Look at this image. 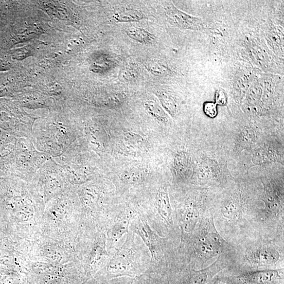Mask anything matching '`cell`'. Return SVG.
I'll return each instance as SVG.
<instances>
[{
    "instance_id": "cell-1",
    "label": "cell",
    "mask_w": 284,
    "mask_h": 284,
    "mask_svg": "<svg viewBox=\"0 0 284 284\" xmlns=\"http://www.w3.org/2000/svg\"><path fill=\"white\" fill-rule=\"evenodd\" d=\"M178 247L188 265L204 264L234 248L218 233L211 212L204 216L192 235L179 242Z\"/></svg>"
},
{
    "instance_id": "cell-2",
    "label": "cell",
    "mask_w": 284,
    "mask_h": 284,
    "mask_svg": "<svg viewBox=\"0 0 284 284\" xmlns=\"http://www.w3.org/2000/svg\"><path fill=\"white\" fill-rule=\"evenodd\" d=\"M129 230L137 235L149 250L151 256L150 267L181 264L182 256L178 248L180 241L160 236L139 213L132 219Z\"/></svg>"
},
{
    "instance_id": "cell-3",
    "label": "cell",
    "mask_w": 284,
    "mask_h": 284,
    "mask_svg": "<svg viewBox=\"0 0 284 284\" xmlns=\"http://www.w3.org/2000/svg\"><path fill=\"white\" fill-rule=\"evenodd\" d=\"M151 256L141 239L129 230L125 241L115 249L106 265V272L112 276H133L150 267Z\"/></svg>"
},
{
    "instance_id": "cell-4",
    "label": "cell",
    "mask_w": 284,
    "mask_h": 284,
    "mask_svg": "<svg viewBox=\"0 0 284 284\" xmlns=\"http://www.w3.org/2000/svg\"><path fill=\"white\" fill-rule=\"evenodd\" d=\"M279 240H262L250 242L242 244L240 252L231 259L244 261L251 267H266L284 261L283 245L280 246Z\"/></svg>"
},
{
    "instance_id": "cell-5",
    "label": "cell",
    "mask_w": 284,
    "mask_h": 284,
    "mask_svg": "<svg viewBox=\"0 0 284 284\" xmlns=\"http://www.w3.org/2000/svg\"><path fill=\"white\" fill-rule=\"evenodd\" d=\"M264 186L262 200L263 222L265 230L273 229L284 233V188L273 178L262 180Z\"/></svg>"
},
{
    "instance_id": "cell-6",
    "label": "cell",
    "mask_w": 284,
    "mask_h": 284,
    "mask_svg": "<svg viewBox=\"0 0 284 284\" xmlns=\"http://www.w3.org/2000/svg\"><path fill=\"white\" fill-rule=\"evenodd\" d=\"M207 191L201 190L190 196L177 209L176 220L180 231V241L193 234L205 215L208 204Z\"/></svg>"
},
{
    "instance_id": "cell-7",
    "label": "cell",
    "mask_w": 284,
    "mask_h": 284,
    "mask_svg": "<svg viewBox=\"0 0 284 284\" xmlns=\"http://www.w3.org/2000/svg\"><path fill=\"white\" fill-rule=\"evenodd\" d=\"M137 213L136 208L127 207L113 212L108 219L106 227L107 248L112 254L119 248L123 237L128 233L132 219Z\"/></svg>"
},
{
    "instance_id": "cell-8",
    "label": "cell",
    "mask_w": 284,
    "mask_h": 284,
    "mask_svg": "<svg viewBox=\"0 0 284 284\" xmlns=\"http://www.w3.org/2000/svg\"><path fill=\"white\" fill-rule=\"evenodd\" d=\"M165 12L168 21L179 28L199 30L203 28V23L200 19L185 14L173 4L168 5Z\"/></svg>"
},
{
    "instance_id": "cell-9",
    "label": "cell",
    "mask_w": 284,
    "mask_h": 284,
    "mask_svg": "<svg viewBox=\"0 0 284 284\" xmlns=\"http://www.w3.org/2000/svg\"><path fill=\"white\" fill-rule=\"evenodd\" d=\"M147 140L134 132H127L123 135L121 150L123 153L132 156H140L147 153L149 146Z\"/></svg>"
},
{
    "instance_id": "cell-10",
    "label": "cell",
    "mask_w": 284,
    "mask_h": 284,
    "mask_svg": "<svg viewBox=\"0 0 284 284\" xmlns=\"http://www.w3.org/2000/svg\"><path fill=\"white\" fill-rule=\"evenodd\" d=\"M217 161L204 158L199 161L195 172L196 182L199 184L215 181L221 176V170Z\"/></svg>"
},
{
    "instance_id": "cell-11",
    "label": "cell",
    "mask_w": 284,
    "mask_h": 284,
    "mask_svg": "<svg viewBox=\"0 0 284 284\" xmlns=\"http://www.w3.org/2000/svg\"><path fill=\"white\" fill-rule=\"evenodd\" d=\"M283 275L281 269H271L248 273L237 278L250 284H270L282 279Z\"/></svg>"
},
{
    "instance_id": "cell-12",
    "label": "cell",
    "mask_w": 284,
    "mask_h": 284,
    "mask_svg": "<svg viewBox=\"0 0 284 284\" xmlns=\"http://www.w3.org/2000/svg\"><path fill=\"white\" fill-rule=\"evenodd\" d=\"M192 168L190 155L184 151L178 152L174 156L173 169L176 178L184 180L189 178Z\"/></svg>"
},
{
    "instance_id": "cell-13",
    "label": "cell",
    "mask_w": 284,
    "mask_h": 284,
    "mask_svg": "<svg viewBox=\"0 0 284 284\" xmlns=\"http://www.w3.org/2000/svg\"><path fill=\"white\" fill-rule=\"evenodd\" d=\"M253 162L255 165H262L270 162H282V156L273 146L264 144L256 148L253 153Z\"/></svg>"
},
{
    "instance_id": "cell-14",
    "label": "cell",
    "mask_w": 284,
    "mask_h": 284,
    "mask_svg": "<svg viewBox=\"0 0 284 284\" xmlns=\"http://www.w3.org/2000/svg\"><path fill=\"white\" fill-rule=\"evenodd\" d=\"M256 142V133L254 128L244 126L239 131L236 140V145L241 150L249 149Z\"/></svg>"
},
{
    "instance_id": "cell-15",
    "label": "cell",
    "mask_w": 284,
    "mask_h": 284,
    "mask_svg": "<svg viewBox=\"0 0 284 284\" xmlns=\"http://www.w3.org/2000/svg\"><path fill=\"white\" fill-rule=\"evenodd\" d=\"M113 18L117 22H131L139 21L145 18V17L139 10L123 8L116 11Z\"/></svg>"
},
{
    "instance_id": "cell-16",
    "label": "cell",
    "mask_w": 284,
    "mask_h": 284,
    "mask_svg": "<svg viewBox=\"0 0 284 284\" xmlns=\"http://www.w3.org/2000/svg\"><path fill=\"white\" fill-rule=\"evenodd\" d=\"M125 32L132 39L142 44H151L156 40V37L153 35L142 28H129L126 30Z\"/></svg>"
},
{
    "instance_id": "cell-17",
    "label": "cell",
    "mask_w": 284,
    "mask_h": 284,
    "mask_svg": "<svg viewBox=\"0 0 284 284\" xmlns=\"http://www.w3.org/2000/svg\"><path fill=\"white\" fill-rule=\"evenodd\" d=\"M144 107L148 114L155 120L166 124L168 122V117L163 110L157 102L153 101H148L145 103Z\"/></svg>"
},
{
    "instance_id": "cell-18",
    "label": "cell",
    "mask_w": 284,
    "mask_h": 284,
    "mask_svg": "<svg viewBox=\"0 0 284 284\" xmlns=\"http://www.w3.org/2000/svg\"><path fill=\"white\" fill-rule=\"evenodd\" d=\"M121 181L127 185H134L140 183L144 179V174L139 170H130L120 174Z\"/></svg>"
},
{
    "instance_id": "cell-19",
    "label": "cell",
    "mask_w": 284,
    "mask_h": 284,
    "mask_svg": "<svg viewBox=\"0 0 284 284\" xmlns=\"http://www.w3.org/2000/svg\"><path fill=\"white\" fill-rule=\"evenodd\" d=\"M157 95L165 110L172 117H174L177 113V106L173 97L163 91L158 92Z\"/></svg>"
},
{
    "instance_id": "cell-20",
    "label": "cell",
    "mask_w": 284,
    "mask_h": 284,
    "mask_svg": "<svg viewBox=\"0 0 284 284\" xmlns=\"http://www.w3.org/2000/svg\"><path fill=\"white\" fill-rule=\"evenodd\" d=\"M139 74L138 66L134 63H128L121 69L119 77L121 81L129 82L137 78Z\"/></svg>"
},
{
    "instance_id": "cell-21",
    "label": "cell",
    "mask_w": 284,
    "mask_h": 284,
    "mask_svg": "<svg viewBox=\"0 0 284 284\" xmlns=\"http://www.w3.org/2000/svg\"><path fill=\"white\" fill-rule=\"evenodd\" d=\"M91 143L96 145L99 150L104 149L107 141V137L103 128H90Z\"/></svg>"
},
{
    "instance_id": "cell-22",
    "label": "cell",
    "mask_w": 284,
    "mask_h": 284,
    "mask_svg": "<svg viewBox=\"0 0 284 284\" xmlns=\"http://www.w3.org/2000/svg\"><path fill=\"white\" fill-rule=\"evenodd\" d=\"M146 68L153 75L163 76L168 73V69L163 64L157 61H151L148 63Z\"/></svg>"
},
{
    "instance_id": "cell-23",
    "label": "cell",
    "mask_w": 284,
    "mask_h": 284,
    "mask_svg": "<svg viewBox=\"0 0 284 284\" xmlns=\"http://www.w3.org/2000/svg\"><path fill=\"white\" fill-rule=\"evenodd\" d=\"M203 111L207 117L214 119L218 113L217 105L215 102H206L203 105Z\"/></svg>"
},
{
    "instance_id": "cell-24",
    "label": "cell",
    "mask_w": 284,
    "mask_h": 284,
    "mask_svg": "<svg viewBox=\"0 0 284 284\" xmlns=\"http://www.w3.org/2000/svg\"><path fill=\"white\" fill-rule=\"evenodd\" d=\"M215 101L217 106H225L227 105L228 96L225 90L221 89L216 90L215 94Z\"/></svg>"
}]
</instances>
